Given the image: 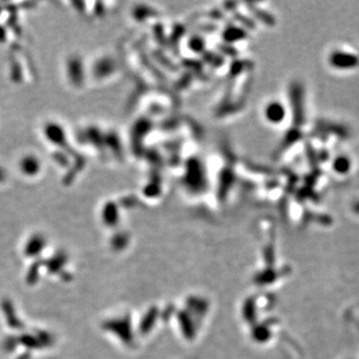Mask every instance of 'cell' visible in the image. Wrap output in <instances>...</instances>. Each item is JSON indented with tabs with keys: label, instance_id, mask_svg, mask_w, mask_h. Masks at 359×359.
Masks as SVG:
<instances>
[{
	"label": "cell",
	"instance_id": "2",
	"mask_svg": "<svg viewBox=\"0 0 359 359\" xmlns=\"http://www.w3.org/2000/svg\"><path fill=\"white\" fill-rule=\"evenodd\" d=\"M351 162L346 156L337 157L332 164V169L338 174H346L350 171Z\"/></svg>",
	"mask_w": 359,
	"mask_h": 359
},
{
	"label": "cell",
	"instance_id": "1",
	"mask_svg": "<svg viewBox=\"0 0 359 359\" xmlns=\"http://www.w3.org/2000/svg\"><path fill=\"white\" fill-rule=\"evenodd\" d=\"M21 172L25 175H36L41 168V162L35 156H25L19 163Z\"/></svg>",
	"mask_w": 359,
	"mask_h": 359
}]
</instances>
